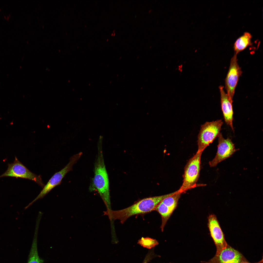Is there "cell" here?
Returning a JSON list of instances; mask_svg holds the SVG:
<instances>
[{
    "instance_id": "cell-6",
    "label": "cell",
    "mask_w": 263,
    "mask_h": 263,
    "mask_svg": "<svg viewBox=\"0 0 263 263\" xmlns=\"http://www.w3.org/2000/svg\"><path fill=\"white\" fill-rule=\"evenodd\" d=\"M6 171L0 176V178L9 177L28 179L34 181L43 188L45 186L41 176L32 173L21 163L15 156L13 163H8Z\"/></svg>"
},
{
    "instance_id": "cell-4",
    "label": "cell",
    "mask_w": 263,
    "mask_h": 263,
    "mask_svg": "<svg viewBox=\"0 0 263 263\" xmlns=\"http://www.w3.org/2000/svg\"><path fill=\"white\" fill-rule=\"evenodd\" d=\"M223 122L221 119L207 122L202 125L198 136V150L202 152L218 136Z\"/></svg>"
},
{
    "instance_id": "cell-3",
    "label": "cell",
    "mask_w": 263,
    "mask_h": 263,
    "mask_svg": "<svg viewBox=\"0 0 263 263\" xmlns=\"http://www.w3.org/2000/svg\"><path fill=\"white\" fill-rule=\"evenodd\" d=\"M202 152L197 151L185 166L182 183L178 190L182 193L197 186V183L199 176Z\"/></svg>"
},
{
    "instance_id": "cell-17",
    "label": "cell",
    "mask_w": 263,
    "mask_h": 263,
    "mask_svg": "<svg viewBox=\"0 0 263 263\" xmlns=\"http://www.w3.org/2000/svg\"></svg>"
},
{
    "instance_id": "cell-13",
    "label": "cell",
    "mask_w": 263,
    "mask_h": 263,
    "mask_svg": "<svg viewBox=\"0 0 263 263\" xmlns=\"http://www.w3.org/2000/svg\"><path fill=\"white\" fill-rule=\"evenodd\" d=\"M251 34L245 32L236 40L234 45V54L237 55L240 52L252 45Z\"/></svg>"
},
{
    "instance_id": "cell-1",
    "label": "cell",
    "mask_w": 263,
    "mask_h": 263,
    "mask_svg": "<svg viewBox=\"0 0 263 263\" xmlns=\"http://www.w3.org/2000/svg\"><path fill=\"white\" fill-rule=\"evenodd\" d=\"M173 192L167 194L146 198L140 200L131 206L117 210L112 209L104 211L112 221L119 220L123 224L130 217L136 215L145 214L154 210L157 205L163 199L171 195Z\"/></svg>"
},
{
    "instance_id": "cell-7",
    "label": "cell",
    "mask_w": 263,
    "mask_h": 263,
    "mask_svg": "<svg viewBox=\"0 0 263 263\" xmlns=\"http://www.w3.org/2000/svg\"><path fill=\"white\" fill-rule=\"evenodd\" d=\"M182 193L178 190L173 192L170 196L163 199L154 209L160 215L161 219L160 228L163 232L166 224L176 208Z\"/></svg>"
},
{
    "instance_id": "cell-10",
    "label": "cell",
    "mask_w": 263,
    "mask_h": 263,
    "mask_svg": "<svg viewBox=\"0 0 263 263\" xmlns=\"http://www.w3.org/2000/svg\"><path fill=\"white\" fill-rule=\"evenodd\" d=\"M208 220V225L210 235L216 246L215 255H216L228 244L216 215L214 214L209 215Z\"/></svg>"
},
{
    "instance_id": "cell-14",
    "label": "cell",
    "mask_w": 263,
    "mask_h": 263,
    "mask_svg": "<svg viewBox=\"0 0 263 263\" xmlns=\"http://www.w3.org/2000/svg\"><path fill=\"white\" fill-rule=\"evenodd\" d=\"M39 225H36L35 232L28 255L27 263H44V260L38 255L37 246V237Z\"/></svg>"
},
{
    "instance_id": "cell-16",
    "label": "cell",
    "mask_w": 263,
    "mask_h": 263,
    "mask_svg": "<svg viewBox=\"0 0 263 263\" xmlns=\"http://www.w3.org/2000/svg\"><path fill=\"white\" fill-rule=\"evenodd\" d=\"M251 263L247 261L243 262H241V263ZM263 263V260L262 259V260L261 261L259 262H258V263Z\"/></svg>"
},
{
    "instance_id": "cell-5",
    "label": "cell",
    "mask_w": 263,
    "mask_h": 263,
    "mask_svg": "<svg viewBox=\"0 0 263 263\" xmlns=\"http://www.w3.org/2000/svg\"><path fill=\"white\" fill-rule=\"evenodd\" d=\"M82 154V152H80L72 156L67 164L60 171L56 172L53 175L43 187L39 194L26 207L28 208L38 200L43 198L52 189L60 185L66 175L72 170L74 165L80 159Z\"/></svg>"
},
{
    "instance_id": "cell-2",
    "label": "cell",
    "mask_w": 263,
    "mask_h": 263,
    "mask_svg": "<svg viewBox=\"0 0 263 263\" xmlns=\"http://www.w3.org/2000/svg\"><path fill=\"white\" fill-rule=\"evenodd\" d=\"M101 144L98 146L97 156L94 164V175L89 188L90 191H98L104 202L107 210L111 208L108 174L105 164Z\"/></svg>"
},
{
    "instance_id": "cell-11",
    "label": "cell",
    "mask_w": 263,
    "mask_h": 263,
    "mask_svg": "<svg viewBox=\"0 0 263 263\" xmlns=\"http://www.w3.org/2000/svg\"><path fill=\"white\" fill-rule=\"evenodd\" d=\"M247 261L238 251L229 245L207 263H240Z\"/></svg>"
},
{
    "instance_id": "cell-15",
    "label": "cell",
    "mask_w": 263,
    "mask_h": 263,
    "mask_svg": "<svg viewBox=\"0 0 263 263\" xmlns=\"http://www.w3.org/2000/svg\"><path fill=\"white\" fill-rule=\"evenodd\" d=\"M138 243L143 247L150 249L159 244L156 240L149 237L142 238L139 240Z\"/></svg>"
},
{
    "instance_id": "cell-12",
    "label": "cell",
    "mask_w": 263,
    "mask_h": 263,
    "mask_svg": "<svg viewBox=\"0 0 263 263\" xmlns=\"http://www.w3.org/2000/svg\"><path fill=\"white\" fill-rule=\"evenodd\" d=\"M219 88L220 95L221 108L225 121L227 124L233 130V101L230 99L227 93L225 92L223 86H220Z\"/></svg>"
},
{
    "instance_id": "cell-9",
    "label": "cell",
    "mask_w": 263,
    "mask_h": 263,
    "mask_svg": "<svg viewBox=\"0 0 263 263\" xmlns=\"http://www.w3.org/2000/svg\"><path fill=\"white\" fill-rule=\"evenodd\" d=\"M217 136L218 144L216 155L209 163L211 167L216 166L220 162L230 157L236 150L230 139L228 138L225 139L220 132Z\"/></svg>"
},
{
    "instance_id": "cell-8",
    "label": "cell",
    "mask_w": 263,
    "mask_h": 263,
    "mask_svg": "<svg viewBox=\"0 0 263 263\" xmlns=\"http://www.w3.org/2000/svg\"><path fill=\"white\" fill-rule=\"evenodd\" d=\"M237 55L234 54L230 61L229 70L225 79V88L230 99L233 98L242 71L237 61Z\"/></svg>"
}]
</instances>
